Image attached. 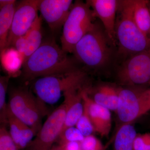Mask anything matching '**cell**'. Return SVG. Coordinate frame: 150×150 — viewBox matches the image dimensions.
I'll use <instances>...</instances> for the list:
<instances>
[{
    "instance_id": "8fae6325",
    "label": "cell",
    "mask_w": 150,
    "mask_h": 150,
    "mask_svg": "<svg viewBox=\"0 0 150 150\" xmlns=\"http://www.w3.org/2000/svg\"><path fill=\"white\" fill-rule=\"evenodd\" d=\"M71 0H40L39 5L41 16L52 32L63 26L72 7Z\"/></svg>"
},
{
    "instance_id": "5bb4252c",
    "label": "cell",
    "mask_w": 150,
    "mask_h": 150,
    "mask_svg": "<svg viewBox=\"0 0 150 150\" xmlns=\"http://www.w3.org/2000/svg\"><path fill=\"white\" fill-rule=\"evenodd\" d=\"M83 88L70 90L64 94V100L68 103L66 118L62 132L67 128L76 126L83 111V101L82 91Z\"/></svg>"
},
{
    "instance_id": "4fadbf2b",
    "label": "cell",
    "mask_w": 150,
    "mask_h": 150,
    "mask_svg": "<svg viewBox=\"0 0 150 150\" xmlns=\"http://www.w3.org/2000/svg\"><path fill=\"white\" fill-rule=\"evenodd\" d=\"M87 89V88H83L82 95L83 101L87 105L95 132L102 137H108L112 126L110 110L94 102L88 95Z\"/></svg>"
},
{
    "instance_id": "7402d4cb",
    "label": "cell",
    "mask_w": 150,
    "mask_h": 150,
    "mask_svg": "<svg viewBox=\"0 0 150 150\" xmlns=\"http://www.w3.org/2000/svg\"><path fill=\"white\" fill-rule=\"evenodd\" d=\"M83 106V112L75 126L84 137H85L92 135L95 132V130L89 114L87 105L84 101Z\"/></svg>"
},
{
    "instance_id": "ffe728a7",
    "label": "cell",
    "mask_w": 150,
    "mask_h": 150,
    "mask_svg": "<svg viewBox=\"0 0 150 150\" xmlns=\"http://www.w3.org/2000/svg\"><path fill=\"white\" fill-rule=\"evenodd\" d=\"M41 18V16H38L32 26L24 35L26 46L24 62L39 48L43 43Z\"/></svg>"
},
{
    "instance_id": "cb8c5ba5",
    "label": "cell",
    "mask_w": 150,
    "mask_h": 150,
    "mask_svg": "<svg viewBox=\"0 0 150 150\" xmlns=\"http://www.w3.org/2000/svg\"><path fill=\"white\" fill-rule=\"evenodd\" d=\"M84 137L76 127L67 128L63 131L58 138L59 145L71 142H81Z\"/></svg>"
},
{
    "instance_id": "ac0fdd59",
    "label": "cell",
    "mask_w": 150,
    "mask_h": 150,
    "mask_svg": "<svg viewBox=\"0 0 150 150\" xmlns=\"http://www.w3.org/2000/svg\"><path fill=\"white\" fill-rule=\"evenodd\" d=\"M137 134L133 124L122 126L110 141L113 143V150H134V141Z\"/></svg>"
},
{
    "instance_id": "d4e9b609",
    "label": "cell",
    "mask_w": 150,
    "mask_h": 150,
    "mask_svg": "<svg viewBox=\"0 0 150 150\" xmlns=\"http://www.w3.org/2000/svg\"><path fill=\"white\" fill-rule=\"evenodd\" d=\"M0 150H18L5 124L0 128Z\"/></svg>"
},
{
    "instance_id": "1f68e13d",
    "label": "cell",
    "mask_w": 150,
    "mask_h": 150,
    "mask_svg": "<svg viewBox=\"0 0 150 150\" xmlns=\"http://www.w3.org/2000/svg\"><path fill=\"white\" fill-rule=\"evenodd\" d=\"M51 150H62V149H61V147L60 146L58 145V146H53L52 147V149H51Z\"/></svg>"
},
{
    "instance_id": "6da1fadb",
    "label": "cell",
    "mask_w": 150,
    "mask_h": 150,
    "mask_svg": "<svg viewBox=\"0 0 150 150\" xmlns=\"http://www.w3.org/2000/svg\"><path fill=\"white\" fill-rule=\"evenodd\" d=\"M79 70L75 62L54 40L42 43L23 63L22 74L25 79L64 74Z\"/></svg>"
},
{
    "instance_id": "836d02e7",
    "label": "cell",
    "mask_w": 150,
    "mask_h": 150,
    "mask_svg": "<svg viewBox=\"0 0 150 150\" xmlns=\"http://www.w3.org/2000/svg\"></svg>"
},
{
    "instance_id": "9a60e30c",
    "label": "cell",
    "mask_w": 150,
    "mask_h": 150,
    "mask_svg": "<svg viewBox=\"0 0 150 150\" xmlns=\"http://www.w3.org/2000/svg\"><path fill=\"white\" fill-rule=\"evenodd\" d=\"M120 88L109 84L100 85L94 90L92 97L89 96L96 104L116 112Z\"/></svg>"
},
{
    "instance_id": "ba28073f",
    "label": "cell",
    "mask_w": 150,
    "mask_h": 150,
    "mask_svg": "<svg viewBox=\"0 0 150 150\" xmlns=\"http://www.w3.org/2000/svg\"><path fill=\"white\" fill-rule=\"evenodd\" d=\"M146 88L143 87L120 88L118 107L115 112L117 114L116 126L112 137L122 126L133 124L144 115L141 96Z\"/></svg>"
},
{
    "instance_id": "f546056e",
    "label": "cell",
    "mask_w": 150,
    "mask_h": 150,
    "mask_svg": "<svg viewBox=\"0 0 150 150\" xmlns=\"http://www.w3.org/2000/svg\"><path fill=\"white\" fill-rule=\"evenodd\" d=\"M59 145L62 150H81L80 142H68Z\"/></svg>"
},
{
    "instance_id": "83f0119b",
    "label": "cell",
    "mask_w": 150,
    "mask_h": 150,
    "mask_svg": "<svg viewBox=\"0 0 150 150\" xmlns=\"http://www.w3.org/2000/svg\"><path fill=\"white\" fill-rule=\"evenodd\" d=\"M134 150H150V133L137 134L134 141Z\"/></svg>"
},
{
    "instance_id": "f1b7e54d",
    "label": "cell",
    "mask_w": 150,
    "mask_h": 150,
    "mask_svg": "<svg viewBox=\"0 0 150 150\" xmlns=\"http://www.w3.org/2000/svg\"><path fill=\"white\" fill-rule=\"evenodd\" d=\"M144 114L150 110V88H145L141 95Z\"/></svg>"
},
{
    "instance_id": "7a4b0ae2",
    "label": "cell",
    "mask_w": 150,
    "mask_h": 150,
    "mask_svg": "<svg viewBox=\"0 0 150 150\" xmlns=\"http://www.w3.org/2000/svg\"><path fill=\"white\" fill-rule=\"evenodd\" d=\"M115 36L121 53L129 56L150 48V38L138 27L133 14V0L118 1Z\"/></svg>"
},
{
    "instance_id": "484cf974",
    "label": "cell",
    "mask_w": 150,
    "mask_h": 150,
    "mask_svg": "<svg viewBox=\"0 0 150 150\" xmlns=\"http://www.w3.org/2000/svg\"><path fill=\"white\" fill-rule=\"evenodd\" d=\"M21 138L18 147V150L27 147L35 134L29 126L20 121Z\"/></svg>"
},
{
    "instance_id": "3957f363",
    "label": "cell",
    "mask_w": 150,
    "mask_h": 150,
    "mask_svg": "<svg viewBox=\"0 0 150 150\" xmlns=\"http://www.w3.org/2000/svg\"><path fill=\"white\" fill-rule=\"evenodd\" d=\"M112 44L104 28L95 23L93 27L75 46L74 54L78 61L91 69H99L110 62Z\"/></svg>"
},
{
    "instance_id": "44dd1931",
    "label": "cell",
    "mask_w": 150,
    "mask_h": 150,
    "mask_svg": "<svg viewBox=\"0 0 150 150\" xmlns=\"http://www.w3.org/2000/svg\"><path fill=\"white\" fill-rule=\"evenodd\" d=\"M11 76L8 75L0 77V120L2 124L7 123V110L8 105L6 103V95Z\"/></svg>"
},
{
    "instance_id": "e0dca14e",
    "label": "cell",
    "mask_w": 150,
    "mask_h": 150,
    "mask_svg": "<svg viewBox=\"0 0 150 150\" xmlns=\"http://www.w3.org/2000/svg\"><path fill=\"white\" fill-rule=\"evenodd\" d=\"M16 1L0 8V50L7 48L9 33L16 10Z\"/></svg>"
},
{
    "instance_id": "7c38bea8",
    "label": "cell",
    "mask_w": 150,
    "mask_h": 150,
    "mask_svg": "<svg viewBox=\"0 0 150 150\" xmlns=\"http://www.w3.org/2000/svg\"><path fill=\"white\" fill-rule=\"evenodd\" d=\"M86 3L93 12L94 16L100 20L108 36L115 45L116 43L115 24L118 1L89 0Z\"/></svg>"
},
{
    "instance_id": "d6a6232c",
    "label": "cell",
    "mask_w": 150,
    "mask_h": 150,
    "mask_svg": "<svg viewBox=\"0 0 150 150\" xmlns=\"http://www.w3.org/2000/svg\"><path fill=\"white\" fill-rule=\"evenodd\" d=\"M149 10L150 11V1L149 2Z\"/></svg>"
},
{
    "instance_id": "277c9868",
    "label": "cell",
    "mask_w": 150,
    "mask_h": 150,
    "mask_svg": "<svg viewBox=\"0 0 150 150\" xmlns=\"http://www.w3.org/2000/svg\"><path fill=\"white\" fill-rule=\"evenodd\" d=\"M93 12L86 3L76 1L63 25L62 48L67 53H73L78 42L93 27Z\"/></svg>"
},
{
    "instance_id": "d6986e66",
    "label": "cell",
    "mask_w": 150,
    "mask_h": 150,
    "mask_svg": "<svg viewBox=\"0 0 150 150\" xmlns=\"http://www.w3.org/2000/svg\"><path fill=\"white\" fill-rule=\"evenodd\" d=\"M149 2L147 0H133L134 20L140 30L148 36L150 30Z\"/></svg>"
},
{
    "instance_id": "603a6c76",
    "label": "cell",
    "mask_w": 150,
    "mask_h": 150,
    "mask_svg": "<svg viewBox=\"0 0 150 150\" xmlns=\"http://www.w3.org/2000/svg\"><path fill=\"white\" fill-rule=\"evenodd\" d=\"M6 116L7 123L9 126L10 134L18 148L21 138L20 120L13 114L9 108L8 105Z\"/></svg>"
},
{
    "instance_id": "2e32d148",
    "label": "cell",
    "mask_w": 150,
    "mask_h": 150,
    "mask_svg": "<svg viewBox=\"0 0 150 150\" xmlns=\"http://www.w3.org/2000/svg\"><path fill=\"white\" fill-rule=\"evenodd\" d=\"M1 62L3 68L8 76L16 77L24 62V56L14 48H7L1 52Z\"/></svg>"
},
{
    "instance_id": "9c48e42d",
    "label": "cell",
    "mask_w": 150,
    "mask_h": 150,
    "mask_svg": "<svg viewBox=\"0 0 150 150\" xmlns=\"http://www.w3.org/2000/svg\"><path fill=\"white\" fill-rule=\"evenodd\" d=\"M68 104L66 100L49 115L27 150H51L62 132Z\"/></svg>"
},
{
    "instance_id": "30bf717a",
    "label": "cell",
    "mask_w": 150,
    "mask_h": 150,
    "mask_svg": "<svg viewBox=\"0 0 150 150\" xmlns=\"http://www.w3.org/2000/svg\"><path fill=\"white\" fill-rule=\"evenodd\" d=\"M40 1L24 0L17 4L9 33L7 48L12 46L19 37L25 35L32 26L38 16Z\"/></svg>"
},
{
    "instance_id": "4dcf8cb0",
    "label": "cell",
    "mask_w": 150,
    "mask_h": 150,
    "mask_svg": "<svg viewBox=\"0 0 150 150\" xmlns=\"http://www.w3.org/2000/svg\"><path fill=\"white\" fill-rule=\"evenodd\" d=\"M16 2L14 0H1L0 1V8Z\"/></svg>"
},
{
    "instance_id": "5b68a950",
    "label": "cell",
    "mask_w": 150,
    "mask_h": 150,
    "mask_svg": "<svg viewBox=\"0 0 150 150\" xmlns=\"http://www.w3.org/2000/svg\"><path fill=\"white\" fill-rule=\"evenodd\" d=\"M86 76L85 73L79 69L64 74L39 78L33 84V91L42 102L54 104L66 92L82 88Z\"/></svg>"
},
{
    "instance_id": "8992f818",
    "label": "cell",
    "mask_w": 150,
    "mask_h": 150,
    "mask_svg": "<svg viewBox=\"0 0 150 150\" xmlns=\"http://www.w3.org/2000/svg\"><path fill=\"white\" fill-rule=\"evenodd\" d=\"M8 107L16 117L34 131L36 136L42 126L41 118L46 113L45 103L28 89L19 88L11 91Z\"/></svg>"
},
{
    "instance_id": "52a82bcc",
    "label": "cell",
    "mask_w": 150,
    "mask_h": 150,
    "mask_svg": "<svg viewBox=\"0 0 150 150\" xmlns=\"http://www.w3.org/2000/svg\"><path fill=\"white\" fill-rule=\"evenodd\" d=\"M117 77L125 86H150V48L129 56L118 68Z\"/></svg>"
},
{
    "instance_id": "4316f807",
    "label": "cell",
    "mask_w": 150,
    "mask_h": 150,
    "mask_svg": "<svg viewBox=\"0 0 150 150\" xmlns=\"http://www.w3.org/2000/svg\"><path fill=\"white\" fill-rule=\"evenodd\" d=\"M80 144L81 150H105L101 141L93 134L84 137Z\"/></svg>"
}]
</instances>
